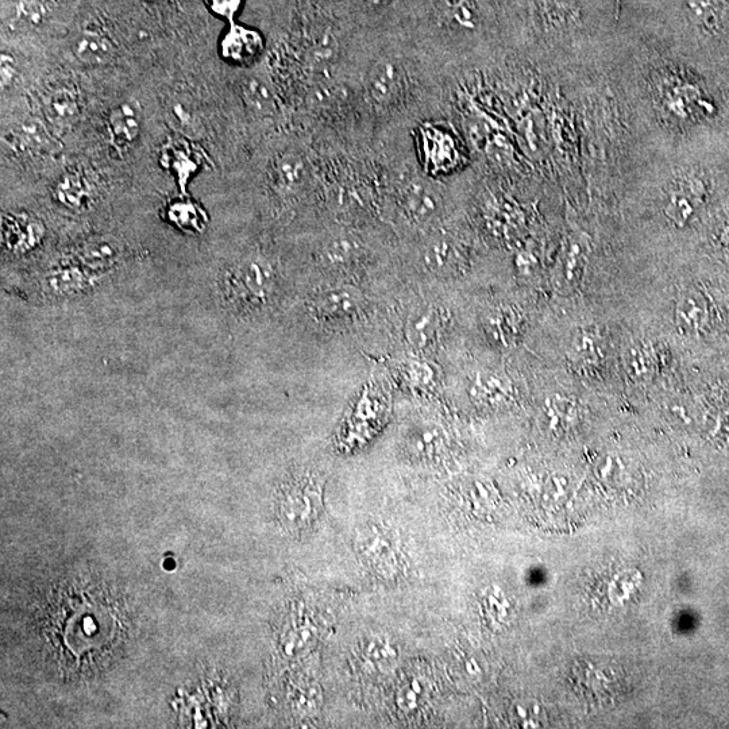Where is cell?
Wrapping results in <instances>:
<instances>
[{"mask_svg":"<svg viewBox=\"0 0 729 729\" xmlns=\"http://www.w3.org/2000/svg\"><path fill=\"white\" fill-rule=\"evenodd\" d=\"M280 272L276 262L261 252H250L230 262L218 277L223 308L239 318L264 314L276 303Z\"/></svg>","mask_w":729,"mask_h":729,"instance_id":"6da1fadb","label":"cell"},{"mask_svg":"<svg viewBox=\"0 0 729 729\" xmlns=\"http://www.w3.org/2000/svg\"><path fill=\"white\" fill-rule=\"evenodd\" d=\"M407 60L387 54L366 65L361 77V95L372 113L393 117L411 102L418 80Z\"/></svg>","mask_w":729,"mask_h":729,"instance_id":"7a4b0ae2","label":"cell"},{"mask_svg":"<svg viewBox=\"0 0 729 729\" xmlns=\"http://www.w3.org/2000/svg\"><path fill=\"white\" fill-rule=\"evenodd\" d=\"M100 283L102 279L71 258L64 257L34 273L29 283L26 281L22 287H18V291L27 300H34L38 304H61L91 295Z\"/></svg>","mask_w":729,"mask_h":729,"instance_id":"3957f363","label":"cell"},{"mask_svg":"<svg viewBox=\"0 0 729 729\" xmlns=\"http://www.w3.org/2000/svg\"><path fill=\"white\" fill-rule=\"evenodd\" d=\"M397 207L408 221L428 225L442 214V189L422 173H403L395 183Z\"/></svg>","mask_w":729,"mask_h":729,"instance_id":"277c9868","label":"cell"},{"mask_svg":"<svg viewBox=\"0 0 729 729\" xmlns=\"http://www.w3.org/2000/svg\"><path fill=\"white\" fill-rule=\"evenodd\" d=\"M126 248L114 235H90L81 239L67 254L92 275L104 279L125 261Z\"/></svg>","mask_w":729,"mask_h":729,"instance_id":"5b68a950","label":"cell"},{"mask_svg":"<svg viewBox=\"0 0 729 729\" xmlns=\"http://www.w3.org/2000/svg\"><path fill=\"white\" fill-rule=\"evenodd\" d=\"M46 238V226L29 212H7L2 216V246L15 257L36 252Z\"/></svg>","mask_w":729,"mask_h":729,"instance_id":"8992f818","label":"cell"},{"mask_svg":"<svg viewBox=\"0 0 729 729\" xmlns=\"http://www.w3.org/2000/svg\"><path fill=\"white\" fill-rule=\"evenodd\" d=\"M707 184L702 176L684 172L671 181L665 203V215L675 226L688 225L704 199Z\"/></svg>","mask_w":729,"mask_h":729,"instance_id":"52a82bcc","label":"cell"},{"mask_svg":"<svg viewBox=\"0 0 729 729\" xmlns=\"http://www.w3.org/2000/svg\"><path fill=\"white\" fill-rule=\"evenodd\" d=\"M365 306L364 293L351 285L323 289L312 299L311 312L320 322H346L360 315Z\"/></svg>","mask_w":729,"mask_h":729,"instance_id":"ba28073f","label":"cell"},{"mask_svg":"<svg viewBox=\"0 0 729 729\" xmlns=\"http://www.w3.org/2000/svg\"><path fill=\"white\" fill-rule=\"evenodd\" d=\"M265 52V38L253 27L231 22L219 41V54L235 67H250Z\"/></svg>","mask_w":729,"mask_h":729,"instance_id":"9c48e42d","label":"cell"},{"mask_svg":"<svg viewBox=\"0 0 729 729\" xmlns=\"http://www.w3.org/2000/svg\"><path fill=\"white\" fill-rule=\"evenodd\" d=\"M434 14L438 29L450 37H470L481 27L477 0H435Z\"/></svg>","mask_w":729,"mask_h":729,"instance_id":"30bf717a","label":"cell"},{"mask_svg":"<svg viewBox=\"0 0 729 729\" xmlns=\"http://www.w3.org/2000/svg\"><path fill=\"white\" fill-rule=\"evenodd\" d=\"M310 179V168L302 154L285 152L273 161L270 184L273 191L284 200L295 199L302 194Z\"/></svg>","mask_w":729,"mask_h":729,"instance_id":"8fae6325","label":"cell"},{"mask_svg":"<svg viewBox=\"0 0 729 729\" xmlns=\"http://www.w3.org/2000/svg\"><path fill=\"white\" fill-rule=\"evenodd\" d=\"M447 322L445 311L435 304L420 306L411 312L405 322V339L416 350H426L441 337Z\"/></svg>","mask_w":729,"mask_h":729,"instance_id":"7c38bea8","label":"cell"},{"mask_svg":"<svg viewBox=\"0 0 729 729\" xmlns=\"http://www.w3.org/2000/svg\"><path fill=\"white\" fill-rule=\"evenodd\" d=\"M422 145L426 165L432 172H449L459 161L458 141L453 134L439 126H426L422 129Z\"/></svg>","mask_w":729,"mask_h":729,"instance_id":"4fadbf2b","label":"cell"},{"mask_svg":"<svg viewBox=\"0 0 729 729\" xmlns=\"http://www.w3.org/2000/svg\"><path fill=\"white\" fill-rule=\"evenodd\" d=\"M319 254L320 261L327 268L346 269L364 260L366 246L357 235L338 233L323 242Z\"/></svg>","mask_w":729,"mask_h":729,"instance_id":"5bb4252c","label":"cell"},{"mask_svg":"<svg viewBox=\"0 0 729 729\" xmlns=\"http://www.w3.org/2000/svg\"><path fill=\"white\" fill-rule=\"evenodd\" d=\"M464 260L461 245L447 235H437L424 243L422 262L424 268L434 275H451L457 272Z\"/></svg>","mask_w":729,"mask_h":729,"instance_id":"9a60e30c","label":"cell"},{"mask_svg":"<svg viewBox=\"0 0 729 729\" xmlns=\"http://www.w3.org/2000/svg\"><path fill=\"white\" fill-rule=\"evenodd\" d=\"M709 302L707 296L700 291L688 289L678 296L674 307V322L682 334L700 333L709 320Z\"/></svg>","mask_w":729,"mask_h":729,"instance_id":"2e32d148","label":"cell"},{"mask_svg":"<svg viewBox=\"0 0 729 729\" xmlns=\"http://www.w3.org/2000/svg\"><path fill=\"white\" fill-rule=\"evenodd\" d=\"M588 245L582 238H570L559 257L557 285L561 292H572L580 285L588 264Z\"/></svg>","mask_w":729,"mask_h":729,"instance_id":"e0dca14e","label":"cell"},{"mask_svg":"<svg viewBox=\"0 0 729 729\" xmlns=\"http://www.w3.org/2000/svg\"><path fill=\"white\" fill-rule=\"evenodd\" d=\"M469 393L477 403L496 407L512 399L513 387L505 374L495 370H481L470 378Z\"/></svg>","mask_w":729,"mask_h":729,"instance_id":"ac0fdd59","label":"cell"},{"mask_svg":"<svg viewBox=\"0 0 729 729\" xmlns=\"http://www.w3.org/2000/svg\"><path fill=\"white\" fill-rule=\"evenodd\" d=\"M53 199L65 210L84 212L92 206L95 191L87 177L79 172H69L54 185Z\"/></svg>","mask_w":729,"mask_h":729,"instance_id":"d6986e66","label":"cell"},{"mask_svg":"<svg viewBox=\"0 0 729 729\" xmlns=\"http://www.w3.org/2000/svg\"><path fill=\"white\" fill-rule=\"evenodd\" d=\"M141 113L135 103H122L108 114L107 131L118 148H126L138 140L141 133Z\"/></svg>","mask_w":729,"mask_h":729,"instance_id":"ffe728a7","label":"cell"},{"mask_svg":"<svg viewBox=\"0 0 729 729\" xmlns=\"http://www.w3.org/2000/svg\"><path fill=\"white\" fill-rule=\"evenodd\" d=\"M165 218L169 225L181 233L192 235L202 234L210 223L206 210L187 195H181L167 204Z\"/></svg>","mask_w":729,"mask_h":729,"instance_id":"44dd1931","label":"cell"},{"mask_svg":"<svg viewBox=\"0 0 729 729\" xmlns=\"http://www.w3.org/2000/svg\"><path fill=\"white\" fill-rule=\"evenodd\" d=\"M44 113L46 121L54 129H69L80 114L77 92L69 87H60L50 92L45 100Z\"/></svg>","mask_w":729,"mask_h":729,"instance_id":"7402d4cb","label":"cell"},{"mask_svg":"<svg viewBox=\"0 0 729 729\" xmlns=\"http://www.w3.org/2000/svg\"><path fill=\"white\" fill-rule=\"evenodd\" d=\"M73 54L80 63L87 65H106L115 57V45L106 34L96 30H84L77 36L72 46Z\"/></svg>","mask_w":729,"mask_h":729,"instance_id":"603a6c76","label":"cell"},{"mask_svg":"<svg viewBox=\"0 0 729 729\" xmlns=\"http://www.w3.org/2000/svg\"><path fill=\"white\" fill-rule=\"evenodd\" d=\"M162 161H164L165 167L176 176L181 194L187 195L185 189H187L191 177L199 169L198 154L192 152V149L184 142H175V144L165 146L162 150Z\"/></svg>","mask_w":729,"mask_h":729,"instance_id":"cb8c5ba5","label":"cell"},{"mask_svg":"<svg viewBox=\"0 0 729 729\" xmlns=\"http://www.w3.org/2000/svg\"><path fill=\"white\" fill-rule=\"evenodd\" d=\"M690 21L707 34L723 29L725 9L721 0H686Z\"/></svg>","mask_w":729,"mask_h":729,"instance_id":"d4e9b609","label":"cell"},{"mask_svg":"<svg viewBox=\"0 0 729 729\" xmlns=\"http://www.w3.org/2000/svg\"><path fill=\"white\" fill-rule=\"evenodd\" d=\"M569 353L578 362H596L603 354L601 335L596 327H581L574 331L569 343Z\"/></svg>","mask_w":729,"mask_h":729,"instance_id":"484cf974","label":"cell"},{"mask_svg":"<svg viewBox=\"0 0 729 729\" xmlns=\"http://www.w3.org/2000/svg\"><path fill=\"white\" fill-rule=\"evenodd\" d=\"M243 100L258 115H270L276 110V99L264 79L249 77L242 86Z\"/></svg>","mask_w":729,"mask_h":729,"instance_id":"4316f807","label":"cell"},{"mask_svg":"<svg viewBox=\"0 0 729 729\" xmlns=\"http://www.w3.org/2000/svg\"><path fill=\"white\" fill-rule=\"evenodd\" d=\"M543 19L551 23H565L576 21L578 7L576 0H536Z\"/></svg>","mask_w":729,"mask_h":729,"instance_id":"83f0119b","label":"cell"},{"mask_svg":"<svg viewBox=\"0 0 729 729\" xmlns=\"http://www.w3.org/2000/svg\"><path fill=\"white\" fill-rule=\"evenodd\" d=\"M401 374L412 387L427 388L434 384L437 372L426 361L410 360L401 366Z\"/></svg>","mask_w":729,"mask_h":729,"instance_id":"f1b7e54d","label":"cell"},{"mask_svg":"<svg viewBox=\"0 0 729 729\" xmlns=\"http://www.w3.org/2000/svg\"><path fill=\"white\" fill-rule=\"evenodd\" d=\"M18 138L27 149L40 150L49 144V133L44 123L37 119L23 122L18 130Z\"/></svg>","mask_w":729,"mask_h":729,"instance_id":"f546056e","label":"cell"},{"mask_svg":"<svg viewBox=\"0 0 729 729\" xmlns=\"http://www.w3.org/2000/svg\"><path fill=\"white\" fill-rule=\"evenodd\" d=\"M206 5L215 17L231 23L241 11L243 0H206Z\"/></svg>","mask_w":729,"mask_h":729,"instance_id":"4dcf8cb0","label":"cell"},{"mask_svg":"<svg viewBox=\"0 0 729 729\" xmlns=\"http://www.w3.org/2000/svg\"><path fill=\"white\" fill-rule=\"evenodd\" d=\"M412 445L419 453H430L432 447L441 445V434H439L438 428H422L412 438Z\"/></svg>","mask_w":729,"mask_h":729,"instance_id":"1f68e13d","label":"cell"},{"mask_svg":"<svg viewBox=\"0 0 729 729\" xmlns=\"http://www.w3.org/2000/svg\"><path fill=\"white\" fill-rule=\"evenodd\" d=\"M14 73H15V68L13 67V63H11V60L5 59V57H3V61H2L3 87H5V84H6V86H9V84L11 83V80H13Z\"/></svg>","mask_w":729,"mask_h":729,"instance_id":"d6a6232c","label":"cell"},{"mask_svg":"<svg viewBox=\"0 0 729 729\" xmlns=\"http://www.w3.org/2000/svg\"><path fill=\"white\" fill-rule=\"evenodd\" d=\"M365 5L369 7V9L376 10L381 9V7L387 6L388 3H391L392 0H364Z\"/></svg>","mask_w":729,"mask_h":729,"instance_id":"836d02e7","label":"cell"}]
</instances>
